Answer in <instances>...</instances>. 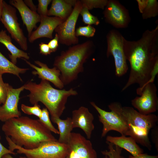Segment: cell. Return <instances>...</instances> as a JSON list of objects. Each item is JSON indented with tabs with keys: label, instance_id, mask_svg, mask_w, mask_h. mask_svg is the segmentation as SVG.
I'll list each match as a JSON object with an SVG mask.
<instances>
[{
	"label": "cell",
	"instance_id": "6da1fadb",
	"mask_svg": "<svg viewBox=\"0 0 158 158\" xmlns=\"http://www.w3.org/2000/svg\"><path fill=\"white\" fill-rule=\"evenodd\" d=\"M123 50L130 70L128 80L123 88L124 91L137 84L139 88L154 83L158 73L156 66L158 63V26L151 30H147L137 41L123 38Z\"/></svg>",
	"mask_w": 158,
	"mask_h": 158
},
{
	"label": "cell",
	"instance_id": "4fadbf2b",
	"mask_svg": "<svg viewBox=\"0 0 158 158\" xmlns=\"http://www.w3.org/2000/svg\"><path fill=\"white\" fill-rule=\"evenodd\" d=\"M67 144L69 147L67 158H97L91 141L80 133H71Z\"/></svg>",
	"mask_w": 158,
	"mask_h": 158
},
{
	"label": "cell",
	"instance_id": "44dd1931",
	"mask_svg": "<svg viewBox=\"0 0 158 158\" xmlns=\"http://www.w3.org/2000/svg\"><path fill=\"white\" fill-rule=\"evenodd\" d=\"M72 6L67 0H52L47 16L58 17L65 21L71 13L73 10Z\"/></svg>",
	"mask_w": 158,
	"mask_h": 158
},
{
	"label": "cell",
	"instance_id": "d4e9b609",
	"mask_svg": "<svg viewBox=\"0 0 158 158\" xmlns=\"http://www.w3.org/2000/svg\"><path fill=\"white\" fill-rule=\"evenodd\" d=\"M109 150L102 151L101 153L105 156L104 158H126L121 155L122 148L107 141Z\"/></svg>",
	"mask_w": 158,
	"mask_h": 158
},
{
	"label": "cell",
	"instance_id": "d6a6232c",
	"mask_svg": "<svg viewBox=\"0 0 158 158\" xmlns=\"http://www.w3.org/2000/svg\"><path fill=\"white\" fill-rule=\"evenodd\" d=\"M59 37L57 34L56 33L54 38L52 39L48 43V45L51 53L56 51L59 47Z\"/></svg>",
	"mask_w": 158,
	"mask_h": 158
},
{
	"label": "cell",
	"instance_id": "1f68e13d",
	"mask_svg": "<svg viewBox=\"0 0 158 158\" xmlns=\"http://www.w3.org/2000/svg\"><path fill=\"white\" fill-rule=\"evenodd\" d=\"M8 83H4L2 75H0V105L4 104L6 101L7 95Z\"/></svg>",
	"mask_w": 158,
	"mask_h": 158
},
{
	"label": "cell",
	"instance_id": "9a60e30c",
	"mask_svg": "<svg viewBox=\"0 0 158 158\" xmlns=\"http://www.w3.org/2000/svg\"><path fill=\"white\" fill-rule=\"evenodd\" d=\"M23 59L31 67L35 70L32 73L34 75H37L41 80H47L51 82L56 87L62 89L64 85L61 80L60 71L56 67L50 68L47 65L38 60L35 61V63L39 67L31 63L27 60Z\"/></svg>",
	"mask_w": 158,
	"mask_h": 158
},
{
	"label": "cell",
	"instance_id": "30bf717a",
	"mask_svg": "<svg viewBox=\"0 0 158 158\" xmlns=\"http://www.w3.org/2000/svg\"><path fill=\"white\" fill-rule=\"evenodd\" d=\"M157 91V87L154 83L146 85L136 92L140 96L136 97L132 100V105L143 115H147L155 112L158 108Z\"/></svg>",
	"mask_w": 158,
	"mask_h": 158
},
{
	"label": "cell",
	"instance_id": "e0dca14e",
	"mask_svg": "<svg viewBox=\"0 0 158 158\" xmlns=\"http://www.w3.org/2000/svg\"><path fill=\"white\" fill-rule=\"evenodd\" d=\"M39 26L32 32L28 37V41L33 43L36 40L43 37L53 39L52 34L56 27L64 20L56 17L40 16Z\"/></svg>",
	"mask_w": 158,
	"mask_h": 158
},
{
	"label": "cell",
	"instance_id": "52a82bcc",
	"mask_svg": "<svg viewBox=\"0 0 158 158\" xmlns=\"http://www.w3.org/2000/svg\"><path fill=\"white\" fill-rule=\"evenodd\" d=\"M124 37L118 30H111L107 36V56H112L114 59L115 74L118 77L125 75L128 70L123 48Z\"/></svg>",
	"mask_w": 158,
	"mask_h": 158
},
{
	"label": "cell",
	"instance_id": "9c48e42d",
	"mask_svg": "<svg viewBox=\"0 0 158 158\" xmlns=\"http://www.w3.org/2000/svg\"><path fill=\"white\" fill-rule=\"evenodd\" d=\"M83 6L81 1L77 0L70 15L55 29L61 44L69 46L78 43V39L75 35V27Z\"/></svg>",
	"mask_w": 158,
	"mask_h": 158
},
{
	"label": "cell",
	"instance_id": "7a4b0ae2",
	"mask_svg": "<svg viewBox=\"0 0 158 158\" xmlns=\"http://www.w3.org/2000/svg\"><path fill=\"white\" fill-rule=\"evenodd\" d=\"M1 129L14 144L28 150L37 147L43 142L57 140L39 119L26 116L6 121Z\"/></svg>",
	"mask_w": 158,
	"mask_h": 158
},
{
	"label": "cell",
	"instance_id": "e575fe53",
	"mask_svg": "<svg viewBox=\"0 0 158 158\" xmlns=\"http://www.w3.org/2000/svg\"><path fill=\"white\" fill-rule=\"evenodd\" d=\"M152 129L151 138L152 141L155 145V147L158 151V126H156Z\"/></svg>",
	"mask_w": 158,
	"mask_h": 158
},
{
	"label": "cell",
	"instance_id": "83f0119b",
	"mask_svg": "<svg viewBox=\"0 0 158 158\" xmlns=\"http://www.w3.org/2000/svg\"><path fill=\"white\" fill-rule=\"evenodd\" d=\"M83 6H86L89 10L94 8L104 9L107 5V0H80Z\"/></svg>",
	"mask_w": 158,
	"mask_h": 158
},
{
	"label": "cell",
	"instance_id": "603a6c76",
	"mask_svg": "<svg viewBox=\"0 0 158 158\" xmlns=\"http://www.w3.org/2000/svg\"><path fill=\"white\" fill-rule=\"evenodd\" d=\"M28 69L17 66L7 59L0 51V75L5 73L13 74L18 77L22 81L19 74L24 73Z\"/></svg>",
	"mask_w": 158,
	"mask_h": 158
},
{
	"label": "cell",
	"instance_id": "60d3db41",
	"mask_svg": "<svg viewBox=\"0 0 158 158\" xmlns=\"http://www.w3.org/2000/svg\"><path fill=\"white\" fill-rule=\"evenodd\" d=\"M20 158H27L26 157H20Z\"/></svg>",
	"mask_w": 158,
	"mask_h": 158
},
{
	"label": "cell",
	"instance_id": "7402d4cb",
	"mask_svg": "<svg viewBox=\"0 0 158 158\" xmlns=\"http://www.w3.org/2000/svg\"><path fill=\"white\" fill-rule=\"evenodd\" d=\"M51 120L58 126L59 136L57 140L59 142L67 144L73 129L71 117H67L65 119L60 118L51 117Z\"/></svg>",
	"mask_w": 158,
	"mask_h": 158
},
{
	"label": "cell",
	"instance_id": "d6986e66",
	"mask_svg": "<svg viewBox=\"0 0 158 158\" xmlns=\"http://www.w3.org/2000/svg\"><path fill=\"white\" fill-rule=\"evenodd\" d=\"M106 141L124 149L130 153L132 156H136L143 153L144 150L138 145L135 140L131 137L121 135L119 137L107 136Z\"/></svg>",
	"mask_w": 158,
	"mask_h": 158
},
{
	"label": "cell",
	"instance_id": "ba28073f",
	"mask_svg": "<svg viewBox=\"0 0 158 158\" xmlns=\"http://www.w3.org/2000/svg\"><path fill=\"white\" fill-rule=\"evenodd\" d=\"M1 22L12 38L23 50H27L28 49L27 38L18 22L16 9L4 0Z\"/></svg>",
	"mask_w": 158,
	"mask_h": 158
},
{
	"label": "cell",
	"instance_id": "ab89813d",
	"mask_svg": "<svg viewBox=\"0 0 158 158\" xmlns=\"http://www.w3.org/2000/svg\"><path fill=\"white\" fill-rule=\"evenodd\" d=\"M1 158H14L10 154H7L4 155Z\"/></svg>",
	"mask_w": 158,
	"mask_h": 158
},
{
	"label": "cell",
	"instance_id": "f546056e",
	"mask_svg": "<svg viewBox=\"0 0 158 158\" xmlns=\"http://www.w3.org/2000/svg\"><path fill=\"white\" fill-rule=\"evenodd\" d=\"M21 108L23 112L28 115H34L39 118L41 116L42 109L38 104H35L32 107L22 104Z\"/></svg>",
	"mask_w": 158,
	"mask_h": 158
},
{
	"label": "cell",
	"instance_id": "5bb4252c",
	"mask_svg": "<svg viewBox=\"0 0 158 158\" xmlns=\"http://www.w3.org/2000/svg\"><path fill=\"white\" fill-rule=\"evenodd\" d=\"M24 89V85L17 88H13L8 84L7 95L5 103L0 106V121L5 122L12 118H18L21 116L18 108L20 93Z\"/></svg>",
	"mask_w": 158,
	"mask_h": 158
},
{
	"label": "cell",
	"instance_id": "2e32d148",
	"mask_svg": "<svg viewBox=\"0 0 158 158\" xmlns=\"http://www.w3.org/2000/svg\"><path fill=\"white\" fill-rule=\"evenodd\" d=\"M71 118L73 128H80L84 132L87 139H90L95 127L93 123L94 117L88 109L81 106L73 110Z\"/></svg>",
	"mask_w": 158,
	"mask_h": 158
},
{
	"label": "cell",
	"instance_id": "5b68a950",
	"mask_svg": "<svg viewBox=\"0 0 158 158\" xmlns=\"http://www.w3.org/2000/svg\"><path fill=\"white\" fill-rule=\"evenodd\" d=\"M94 49L93 42L89 40L70 47L55 58L54 66L60 71V78L64 85L76 79L78 74L83 71L84 64Z\"/></svg>",
	"mask_w": 158,
	"mask_h": 158
},
{
	"label": "cell",
	"instance_id": "836d02e7",
	"mask_svg": "<svg viewBox=\"0 0 158 158\" xmlns=\"http://www.w3.org/2000/svg\"><path fill=\"white\" fill-rule=\"evenodd\" d=\"M39 47L40 53L42 55H47L50 54L51 53L47 44L41 42L39 44Z\"/></svg>",
	"mask_w": 158,
	"mask_h": 158
},
{
	"label": "cell",
	"instance_id": "ffe728a7",
	"mask_svg": "<svg viewBox=\"0 0 158 158\" xmlns=\"http://www.w3.org/2000/svg\"><path fill=\"white\" fill-rule=\"evenodd\" d=\"M0 43L4 45L10 52L9 57L11 61L14 64H16L18 58H22L27 60L30 59L28 54L14 45L11 37L7 34L5 30L2 29L0 31Z\"/></svg>",
	"mask_w": 158,
	"mask_h": 158
},
{
	"label": "cell",
	"instance_id": "f1b7e54d",
	"mask_svg": "<svg viewBox=\"0 0 158 158\" xmlns=\"http://www.w3.org/2000/svg\"><path fill=\"white\" fill-rule=\"evenodd\" d=\"M95 31L96 29L93 26L88 25L78 28L75 31V35L77 37L79 36L92 37L94 35Z\"/></svg>",
	"mask_w": 158,
	"mask_h": 158
},
{
	"label": "cell",
	"instance_id": "ac0fdd59",
	"mask_svg": "<svg viewBox=\"0 0 158 158\" xmlns=\"http://www.w3.org/2000/svg\"><path fill=\"white\" fill-rule=\"evenodd\" d=\"M9 3L18 11L24 25L26 26L29 37L37 24L41 20L40 16L37 12L31 10L23 0H10Z\"/></svg>",
	"mask_w": 158,
	"mask_h": 158
},
{
	"label": "cell",
	"instance_id": "8992f818",
	"mask_svg": "<svg viewBox=\"0 0 158 158\" xmlns=\"http://www.w3.org/2000/svg\"><path fill=\"white\" fill-rule=\"evenodd\" d=\"M9 145L8 149L17 153L23 154L27 158H67L69 151L67 144L56 141H47L41 142L37 147L28 150L14 144L9 137L6 136Z\"/></svg>",
	"mask_w": 158,
	"mask_h": 158
},
{
	"label": "cell",
	"instance_id": "8fae6325",
	"mask_svg": "<svg viewBox=\"0 0 158 158\" xmlns=\"http://www.w3.org/2000/svg\"><path fill=\"white\" fill-rule=\"evenodd\" d=\"M104 9V16L107 23L118 28L128 26L130 21L128 11L119 1L108 0Z\"/></svg>",
	"mask_w": 158,
	"mask_h": 158
},
{
	"label": "cell",
	"instance_id": "277c9868",
	"mask_svg": "<svg viewBox=\"0 0 158 158\" xmlns=\"http://www.w3.org/2000/svg\"><path fill=\"white\" fill-rule=\"evenodd\" d=\"M23 85L24 89L30 92L27 96L30 103L34 105L38 102L42 103L51 117L60 118L66 108L68 97L78 94L72 88L68 90L55 89L45 80H41L39 84L30 81Z\"/></svg>",
	"mask_w": 158,
	"mask_h": 158
},
{
	"label": "cell",
	"instance_id": "8d00e7d4",
	"mask_svg": "<svg viewBox=\"0 0 158 158\" xmlns=\"http://www.w3.org/2000/svg\"><path fill=\"white\" fill-rule=\"evenodd\" d=\"M128 158H158V155H152L143 153L136 156L129 155Z\"/></svg>",
	"mask_w": 158,
	"mask_h": 158
},
{
	"label": "cell",
	"instance_id": "4316f807",
	"mask_svg": "<svg viewBox=\"0 0 158 158\" xmlns=\"http://www.w3.org/2000/svg\"><path fill=\"white\" fill-rule=\"evenodd\" d=\"M83 6L80 14L82 17L83 22L85 24L89 25H98L100 22L98 18L92 14L86 6Z\"/></svg>",
	"mask_w": 158,
	"mask_h": 158
},
{
	"label": "cell",
	"instance_id": "d590c367",
	"mask_svg": "<svg viewBox=\"0 0 158 158\" xmlns=\"http://www.w3.org/2000/svg\"><path fill=\"white\" fill-rule=\"evenodd\" d=\"M7 154H12L13 155L16 154L15 152H12L6 148L0 142V158H1L4 155Z\"/></svg>",
	"mask_w": 158,
	"mask_h": 158
},
{
	"label": "cell",
	"instance_id": "4dcf8cb0",
	"mask_svg": "<svg viewBox=\"0 0 158 158\" xmlns=\"http://www.w3.org/2000/svg\"><path fill=\"white\" fill-rule=\"evenodd\" d=\"M51 1V0H38L37 12L40 16H48V6Z\"/></svg>",
	"mask_w": 158,
	"mask_h": 158
},
{
	"label": "cell",
	"instance_id": "484cf974",
	"mask_svg": "<svg viewBox=\"0 0 158 158\" xmlns=\"http://www.w3.org/2000/svg\"><path fill=\"white\" fill-rule=\"evenodd\" d=\"M49 112L47 108L42 109L41 117L39 118L40 121L51 132L59 134V130L52 125L49 117Z\"/></svg>",
	"mask_w": 158,
	"mask_h": 158
},
{
	"label": "cell",
	"instance_id": "7c38bea8",
	"mask_svg": "<svg viewBox=\"0 0 158 158\" xmlns=\"http://www.w3.org/2000/svg\"><path fill=\"white\" fill-rule=\"evenodd\" d=\"M90 104L99 114V120L103 125L102 137H105L109 131L111 130L117 131L121 135L127 136L128 126L117 114L112 111H107L103 110L94 102H91Z\"/></svg>",
	"mask_w": 158,
	"mask_h": 158
},
{
	"label": "cell",
	"instance_id": "f35d334b",
	"mask_svg": "<svg viewBox=\"0 0 158 158\" xmlns=\"http://www.w3.org/2000/svg\"><path fill=\"white\" fill-rule=\"evenodd\" d=\"M3 0H0V22H1L3 10Z\"/></svg>",
	"mask_w": 158,
	"mask_h": 158
},
{
	"label": "cell",
	"instance_id": "cb8c5ba5",
	"mask_svg": "<svg viewBox=\"0 0 158 158\" xmlns=\"http://www.w3.org/2000/svg\"><path fill=\"white\" fill-rule=\"evenodd\" d=\"M143 19H147L157 16L158 14V3L156 0H147L141 13Z\"/></svg>",
	"mask_w": 158,
	"mask_h": 158
},
{
	"label": "cell",
	"instance_id": "3957f363",
	"mask_svg": "<svg viewBox=\"0 0 158 158\" xmlns=\"http://www.w3.org/2000/svg\"><path fill=\"white\" fill-rule=\"evenodd\" d=\"M108 107L117 114L128 127L127 136L133 138L141 145L151 150L152 145L149 137L150 130L157 126L158 116L155 114H142L130 107L123 106L119 102L111 103Z\"/></svg>",
	"mask_w": 158,
	"mask_h": 158
},
{
	"label": "cell",
	"instance_id": "74e56055",
	"mask_svg": "<svg viewBox=\"0 0 158 158\" xmlns=\"http://www.w3.org/2000/svg\"><path fill=\"white\" fill-rule=\"evenodd\" d=\"M23 1L25 5L32 11L37 12V7L32 0H24Z\"/></svg>",
	"mask_w": 158,
	"mask_h": 158
}]
</instances>
